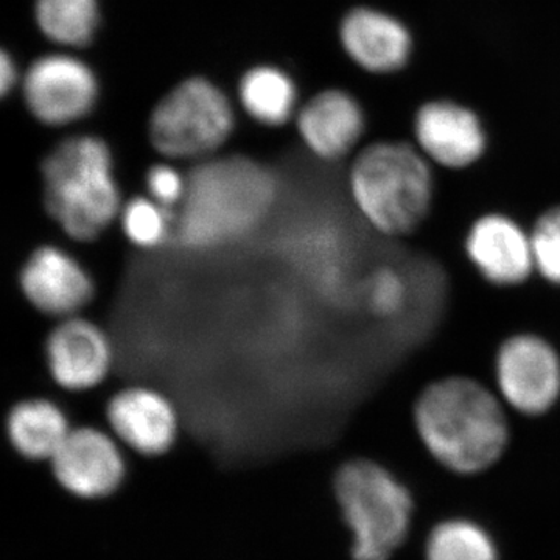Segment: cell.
Returning a JSON list of instances; mask_svg holds the SVG:
<instances>
[{
    "label": "cell",
    "mask_w": 560,
    "mask_h": 560,
    "mask_svg": "<svg viewBox=\"0 0 560 560\" xmlns=\"http://www.w3.org/2000/svg\"><path fill=\"white\" fill-rule=\"evenodd\" d=\"M412 422L431 458L455 474L490 469L510 445L506 405L495 389L466 375L423 386L412 404Z\"/></svg>",
    "instance_id": "1"
},
{
    "label": "cell",
    "mask_w": 560,
    "mask_h": 560,
    "mask_svg": "<svg viewBox=\"0 0 560 560\" xmlns=\"http://www.w3.org/2000/svg\"><path fill=\"white\" fill-rule=\"evenodd\" d=\"M175 219L179 241L190 249H212L238 241L270 212L278 195L275 176L257 162L234 156L202 162Z\"/></svg>",
    "instance_id": "2"
},
{
    "label": "cell",
    "mask_w": 560,
    "mask_h": 560,
    "mask_svg": "<svg viewBox=\"0 0 560 560\" xmlns=\"http://www.w3.org/2000/svg\"><path fill=\"white\" fill-rule=\"evenodd\" d=\"M349 191L361 219L385 235L415 234L434 206L431 162L405 142L372 143L360 151L349 173Z\"/></svg>",
    "instance_id": "3"
},
{
    "label": "cell",
    "mask_w": 560,
    "mask_h": 560,
    "mask_svg": "<svg viewBox=\"0 0 560 560\" xmlns=\"http://www.w3.org/2000/svg\"><path fill=\"white\" fill-rule=\"evenodd\" d=\"M47 212L72 241H97L124 208L109 147L95 136L61 142L43 162Z\"/></svg>",
    "instance_id": "4"
},
{
    "label": "cell",
    "mask_w": 560,
    "mask_h": 560,
    "mask_svg": "<svg viewBox=\"0 0 560 560\" xmlns=\"http://www.w3.org/2000/svg\"><path fill=\"white\" fill-rule=\"evenodd\" d=\"M335 492L352 530L353 560H388L411 525L412 500L389 470L370 459L345 464L337 474Z\"/></svg>",
    "instance_id": "5"
},
{
    "label": "cell",
    "mask_w": 560,
    "mask_h": 560,
    "mask_svg": "<svg viewBox=\"0 0 560 560\" xmlns=\"http://www.w3.org/2000/svg\"><path fill=\"white\" fill-rule=\"evenodd\" d=\"M234 110L226 95L205 79L180 83L162 98L150 119L154 149L168 160H202L226 143Z\"/></svg>",
    "instance_id": "6"
},
{
    "label": "cell",
    "mask_w": 560,
    "mask_h": 560,
    "mask_svg": "<svg viewBox=\"0 0 560 560\" xmlns=\"http://www.w3.org/2000/svg\"><path fill=\"white\" fill-rule=\"evenodd\" d=\"M495 393L508 410L540 418L560 400V353L534 331H518L501 341L493 359Z\"/></svg>",
    "instance_id": "7"
},
{
    "label": "cell",
    "mask_w": 560,
    "mask_h": 560,
    "mask_svg": "<svg viewBox=\"0 0 560 560\" xmlns=\"http://www.w3.org/2000/svg\"><path fill=\"white\" fill-rule=\"evenodd\" d=\"M20 287L35 311L58 320L80 316L95 296L90 270L58 245L33 250L22 265Z\"/></svg>",
    "instance_id": "8"
},
{
    "label": "cell",
    "mask_w": 560,
    "mask_h": 560,
    "mask_svg": "<svg viewBox=\"0 0 560 560\" xmlns=\"http://www.w3.org/2000/svg\"><path fill=\"white\" fill-rule=\"evenodd\" d=\"M464 253L475 272L495 289H517L536 275L530 232L508 213H482L471 221Z\"/></svg>",
    "instance_id": "9"
},
{
    "label": "cell",
    "mask_w": 560,
    "mask_h": 560,
    "mask_svg": "<svg viewBox=\"0 0 560 560\" xmlns=\"http://www.w3.org/2000/svg\"><path fill=\"white\" fill-rule=\"evenodd\" d=\"M47 370L58 388L88 393L114 368V346L105 330L84 316L58 320L44 345Z\"/></svg>",
    "instance_id": "10"
},
{
    "label": "cell",
    "mask_w": 560,
    "mask_h": 560,
    "mask_svg": "<svg viewBox=\"0 0 560 560\" xmlns=\"http://www.w3.org/2000/svg\"><path fill=\"white\" fill-rule=\"evenodd\" d=\"M24 97L36 119L62 127L90 114L97 101V81L83 61L69 55H47L28 69Z\"/></svg>",
    "instance_id": "11"
},
{
    "label": "cell",
    "mask_w": 560,
    "mask_h": 560,
    "mask_svg": "<svg viewBox=\"0 0 560 560\" xmlns=\"http://www.w3.org/2000/svg\"><path fill=\"white\" fill-rule=\"evenodd\" d=\"M120 442L113 433L79 427L51 458L55 478L73 495L101 499L119 488L125 477Z\"/></svg>",
    "instance_id": "12"
},
{
    "label": "cell",
    "mask_w": 560,
    "mask_h": 560,
    "mask_svg": "<svg viewBox=\"0 0 560 560\" xmlns=\"http://www.w3.org/2000/svg\"><path fill=\"white\" fill-rule=\"evenodd\" d=\"M106 420L114 438L140 455H164L178 438L175 405L150 386L132 385L117 390L106 405Z\"/></svg>",
    "instance_id": "13"
},
{
    "label": "cell",
    "mask_w": 560,
    "mask_h": 560,
    "mask_svg": "<svg viewBox=\"0 0 560 560\" xmlns=\"http://www.w3.org/2000/svg\"><path fill=\"white\" fill-rule=\"evenodd\" d=\"M416 147L431 162L451 171H463L481 160L488 136L480 117L453 102H430L415 119Z\"/></svg>",
    "instance_id": "14"
},
{
    "label": "cell",
    "mask_w": 560,
    "mask_h": 560,
    "mask_svg": "<svg viewBox=\"0 0 560 560\" xmlns=\"http://www.w3.org/2000/svg\"><path fill=\"white\" fill-rule=\"evenodd\" d=\"M298 130L316 158L338 161L348 156L363 136V109L348 92L324 91L301 109Z\"/></svg>",
    "instance_id": "15"
},
{
    "label": "cell",
    "mask_w": 560,
    "mask_h": 560,
    "mask_svg": "<svg viewBox=\"0 0 560 560\" xmlns=\"http://www.w3.org/2000/svg\"><path fill=\"white\" fill-rule=\"evenodd\" d=\"M340 35L346 54L370 72H394L407 65L411 55L410 32L399 20L383 11H350L342 21Z\"/></svg>",
    "instance_id": "16"
},
{
    "label": "cell",
    "mask_w": 560,
    "mask_h": 560,
    "mask_svg": "<svg viewBox=\"0 0 560 560\" xmlns=\"http://www.w3.org/2000/svg\"><path fill=\"white\" fill-rule=\"evenodd\" d=\"M72 431L57 401L32 397L18 401L7 416V436L14 451L32 460H51Z\"/></svg>",
    "instance_id": "17"
},
{
    "label": "cell",
    "mask_w": 560,
    "mask_h": 560,
    "mask_svg": "<svg viewBox=\"0 0 560 560\" xmlns=\"http://www.w3.org/2000/svg\"><path fill=\"white\" fill-rule=\"evenodd\" d=\"M243 108L259 124L280 127L287 124L296 108V88L282 70L256 68L241 83Z\"/></svg>",
    "instance_id": "18"
},
{
    "label": "cell",
    "mask_w": 560,
    "mask_h": 560,
    "mask_svg": "<svg viewBox=\"0 0 560 560\" xmlns=\"http://www.w3.org/2000/svg\"><path fill=\"white\" fill-rule=\"evenodd\" d=\"M36 20L55 43L86 46L98 24L97 0H38Z\"/></svg>",
    "instance_id": "19"
},
{
    "label": "cell",
    "mask_w": 560,
    "mask_h": 560,
    "mask_svg": "<svg viewBox=\"0 0 560 560\" xmlns=\"http://www.w3.org/2000/svg\"><path fill=\"white\" fill-rule=\"evenodd\" d=\"M427 560H499V555L481 526L467 521H448L431 530Z\"/></svg>",
    "instance_id": "20"
},
{
    "label": "cell",
    "mask_w": 560,
    "mask_h": 560,
    "mask_svg": "<svg viewBox=\"0 0 560 560\" xmlns=\"http://www.w3.org/2000/svg\"><path fill=\"white\" fill-rule=\"evenodd\" d=\"M119 223L127 241L139 249L161 248L175 231L173 210L145 197H135L124 202Z\"/></svg>",
    "instance_id": "21"
},
{
    "label": "cell",
    "mask_w": 560,
    "mask_h": 560,
    "mask_svg": "<svg viewBox=\"0 0 560 560\" xmlns=\"http://www.w3.org/2000/svg\"><path fill=\"white\" fill-rule=\"evenodd\" d=\"M529 232L536 275L560 289V205L544 210Z\"/></svg>",
    "instance_id": "22"
},
{
    "label": "cell",
    "mask_w": 560,
    "mask_h": 560,
    "mask_svg": "<svg viewBox=\"0 0 560 560\" xmlns=\"http://www.w3.org/2000/svg\"><path fill=\"white\" fill-rule=\"evenodd\" d=\"M407 301V285L399 272L382 268L368 283V304L372 313L382 318L397 315Z\"/></svg>",
    "instance_id": "23"
},
{
    "label": "cell",
    "mask_w": 560,
    "mask_h": 560,
    "mask_svg": "<svg viewBox=\"0 0 560 560\" xmlns=\"http://www.w3.org/2000/svg\"><path fill=\"white\" fill-rule=\"evenodd\" d=\"M147 195L168 210L179 209L187 197L189 178L171 164L151 167L145 178Z\"/></svg>",
    "instance_id": "24"
},
{
    "label": "cell",
    "mask_w": 560,
    "mask_h": 560,
    "mask_svg": "<svg viewBox=\"0 0 560 560\" xmlns=\"http://www.w3.org/2000/svg\"><path fill=\"white\" fill-rule=\"evenodd\" d=\"M18 72L13 60L7 51H2V58H0V92L5 95L14 86Z\"/></svg>",
    "instance_id": "25"
}]
</instances>
